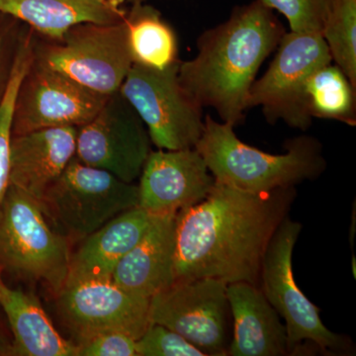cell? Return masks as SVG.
Segmentation results:
<instances>
[{"label":"cell","instance_id":"d6986e66","mask_svg":"<svg viewBox=\"0 0 356 356\" xmlns=\"http://www.w3.org/2000/svg\"><path fill=\"white\" fill-rule=\"evenodd\" d=\"M156 216L137 206L86 236L72 252L67 281L111 277L114 267L140 242Z\"/></svg>","mask_w":356,"mask_h":356},{"label":"cell","instance_id":"5b68a950","mask_svg":"<svg viewBox=\"0 0 356 356\" xmlns=\"http://www.w3.org/2000/svg\"><path fill=\"white\" fill-rule=\"evenodd\" d=\"M34 62L96 93L112 95L134 64L125 18L109 24L76 25L58 40L35 39Z\"/></svg>","mask_w":356,"mask_h":356},{"label":"cell","instance_id":"5bb4252c","mask_svg":"<svg viewBox=\"0 0 356 356\" xmlns=\"http://www.w3.org/2000/svg\"><path fill=\"white\" fill-rule=\"evenodd\" d=\"M139 179V206L153 215L195 205L216 184L196 147L152 151Z\"/></svg>","mask_w":356,"mask_h":356},{"label":"cell","instance_id":"603a6c76","mask_svg":"<svg viewBox=\"0 0 356 356\" xmlns=\"http://www.w3.org/2000/svg\"><path fill=\"white\" fill-rule=\"evenodd\" d=\"M36 34L26 27L21 37L19 47L11 72L10 79L0 103V207L10 186V153L13 139L14 105L21 81L34 60Z\"/></svg>","mask_w":356,"mask_h":356},{"label":"cell","instance_id":"e0dca14e","mask_svg":"<svg viewBox=\"0 0 356 356\" xmlns=\"http://www.w3.org/2000/svg\"><path fill=\"white\" fill-rule=\"evenodd\" d=\"M227 296L235 323L228 355H288L286 327L261 288L248 282L231 283Z\"/></svg>","mask_w":356,"mask_h":356},{"label":"cell","instance_id":"7a4b0ae2","mask_svg":"<svg viewBox=\"0 0 356 356\" xmlns=\"http://www.w3.org/2000/svg\"><path fill=\"white\" fill-rule=\"evenodd\" d=\"M285 33L259 0L235 7L228 20L201 35L195 58L180 60V83L202 108L214 109L222 122L236 127L245 120L257 72Z\"/></svg>","mask_w":356,"mask_h":356},{"label":"cell","instance_id":"8992f818","mask_svg":"<svg viewBox=\"0 0 356 356\" xmlns=\"http://www.w3.org/2000/svg\"><path fill=\"white\" fill-rule=\"evenodd\" d=\"M39 203L70 243H79L114 217L139 206V187L74 156Z\"/></svg>","mask_w":356,"mask_h":356},{"label":"cell","instance_id":"277c9868","mask_svg":"<svg viewBox=\"0 0 356 356\" xmlns=\"http://www.w3.org/2000/svg\"><path fill=\"white\" fill-rule=\"evenodd\" d=\"M69 238L36 199L11 185L0 207V270L25 282L43 283L54 296L70 273Z\"/></svg>","mask_w":356,"mask_h":356},{"label":"cell","instance_id":"4fadbf2b","mask_svg":"<svg viewBox=\"0 0 356 356\" xmlns=\"http://www.w3.org/2000/svg\"><path fill=\"white\" fill-rule=\"evenodd\" d=\"M108 97L33 60L16 96L13 136L42 129L81 127L95 118Z\"/></svg>","mask_w":356,"mask_h":356},{"label":"cell","instance_id":"ffe728a7","mask_svg":"<svg viewBox=\"0 0 356 356\" xmlns=\"http://www.w3.org/2000/svg\"><path fill=\"white\" fill-rule=\"evenodd\" d=\"M0 308L13 339V356H77L74 341L65 339L31 292L14 289L0 276Z\"/></svg>","mask_w":356,"mask_h":356},{"label":"cell","instance_id":"9c48e42d","mask_svg":"<svg viewBox=\"0 0 356 356\" xmlns=\"http://www.w3.org/2000/svg\"><path fill=\"white\" fill-rule=\"evenodd\" d=\"M276 50L270 67L250 89L248 109L261 107L269 123L282 120L305 131L312 118L304 107V89L313 72L332 62L329 47L317 33L290 31Z\"/></svg>","mask_w":356,"mask_h":356},{"label":"cell","instance_id":"484cf974","mask_svg":"<svg viewBox=\"0 0 356 356\" xmlns=\"http://www.w3.org/2000/svg\"><path fill=\"white\" fill-rule=\"evenodd\" d=\"M138 356H206L177 332L158 324H149L136 341Z\"/></svg>","mask_w":356,"mask_h":356},{"label":"cell","instance_id":"2e32d148","mask_svg":"<svg viewBox=\"0 0 356 356\" xmlns=\"http://www.w3.org/2000/svg\"><path fill=\"white\" fill-rule=\"evenodd\" d=\"M177 214L156 215L140 242L114 267L112 280L122 289L149 300L175 282Z\"/></svg>","mask_w":356,"mask_h":356},{"label":"cell","instance_id":"83f0119b","mask_svg":"<svg viewBox=\"0 0 356 356\" xmlns=\"http://www.w3.org/2000/svg\"><path fill=\"white\" fill-rule=\"evenodd\" d=\"M26 27L27 26L19 20L0 13V103L6 95L14 60Z\"/></svg>","mask_w":356,"mask_h":356},{"label":"cell","instance_id":"ba28073f","mask_svg":"<svg viewBox=\"0 0 356 356\" xmlns=\"http://www.w3.org/2000/svg\"><path fill=\"white\" fill-rule=\"evenodd\" d=\"M179 64L163 70L133 64L119 89L159 149L195 147L204 130L203 108L180 83Z\"/></svg>","mask_w":356,"mask_h":356},{"label":"cell","instance_id":"cb8c5ba5","mask_svg":"<svg viewBox=\"0 0 356 356\" xmlns=\"http://www.w3.org/2000/svg\"><path fill=\"white\" fill-rule=\"evenodd\" d=\"M322 36L332 60L356 88V0H334Z\"/></svg>","mask_w":356,"mask_h":356},{"label":"cell","instance_id":"30bf717a","mask_svg":"<svg viewBox=\"0 0 356 356\" xmlns=\"http://www.w3.org/2000/svg\"><path fill=\"white\" fill-rule=\"evenodd\" d=\"M227 286L214 278L175 281L149 299V324L177 332L206 355H228Z\"/></svg>","mask_w":356,"mask_h":356},{"label":"cell","instance_id":"4316f807","mask_svg":"<svg viewBox=\"0 0 356 356\" xmlns=\"http://www.w3.org/2000/svg\"><path fill=\"white\" fill-rule=\"evenodd\" d=\"M77 356H138L136 339L125 332H98L76 343Z\"/></svg>","mask_w":356,"mask_h":356},{"label":"cell","instance_id":"ac0fdd59","mask_svg":"<svg viewBox=\"0 0 356 356\" xmlns=\"http://www.w3.org/2000/svg\"><path fill=\"white\" fill-rule=\"evenodd\" d=\"M125 4L123 0H0V13L19 20L41 38L58 40L83 23L123 20Z\"/></svg>","mask_w":356,"mask_h":356},{"label":"cell","instance_id":"f1b7e54d","mask_svg":"<svg viewBox=\"0 0 356 356\" xmlns=\"http://www.w3.org/2000/svg\"><path fill=\"white\" fill-rule=\"evenodd\" d=\"M0 356H13V334L1 308H0Z\"/></svg>","mask_w":356,"mask_h":356},{"label":"cell","instance_id":"8fae6325","mask_svg":"<svg viewBox=\"0 0 356 356\" xmlns=\"http://www.w3.org/2000/svg\"><path fill=\"white\" fill-rule=\"evenodd\" d=\"M151 153L146 125L120 91L107 98L95 118L77 128L76 158L122 181L139 179Z\"/></svg>","mask_w":356,"mask_h":356},{"label":"cell","instance_id":"6da1fadb","mask_svg":"<svg viewBox=\"0 0 356 356\" xmlns=\"http://www.w3.org/2000/svg\"><path fill=\"white\" fill-rule=\"evenodd\" d=\"M295 187L252 193L215 184L175 221V281L214 278L259 287L262 261L289 214Z\"/></svg>","mask_w":356,"mask_h":356},{"label":"cell","instance_id":"7c38bea8","mask_svg":"<svg viewBox=\"0 0 356 356\" xmlns=\"http://www.w3.org/2000/svg\"><path fill=\"white\" fill-rule=\"evenodd\" d=\"M56 305L74 343L98 332H125L137 341L149 325V300L134 296L111 277L67 280Z\"/></svg>","mask_w":356,"mask_h":356},{"label":"cell","instance_id":"7402d4cb","mask_svg":"<svg viewBox=\"0 0 356 356\" xmlns=\"http://www.w3.org/2000/svg\"><path fill=\"white\" fill-rule=\"evenodd\" d=\"M355 91L343 70L331 63L309 77L304 89V107L312 119H327L355 126Z\"/></svg>","mask_w":356,"mask_h":356},{"label":"cell","instance_id":"3957f363","mask_svg":"<svg viewBox=\"0 0 356 356\" xmlns=\"http://www.w3.org/2000/svg\"><path fill=\"white\" fill-rule=\"evenodd\" d=\"M234 129L207 115L195 147L218 184L259 193L295 187L325 170L322 146L315 138H294L285 145L286 153L273 154L245 144Z\"/></svg>","mask_w":356,"mask_h":356},{"label":"cell","instance_id":"44dd1931","mask_svg":"<svg viewBox=\"0 0 356 356\" xmlns=\"http://www.w3.org/2000/svg\"><path fill=\"white\" fill-rule=\"evenodd\" d=\"M125 21L134 64L163 70L180 60L177 34L156 7L132 4Z\"/></svg>","mask_w":356,"mask_h":356},{"label":"cell","instance_id":"d4e9b609","mask_svg":"<svg viewBox=\"0 0 356 356\" xmlns=\"http://www.w3.org/2000/svg\"><path fill=\"white\" fill-rule=\"evenodd\" d=\"M271 10L282 14L292 32L322 35L334 0H259Z\"/></svg>","mask_w":356,"mask_h":356},{"label":"cell","instance_id":"f546056e","mask_svg":"<svg viewBox=\"0 0 356 356\" xmlns=\"http://www.w3.org/2000/svg\"><path fill=\"white\" fill-rule=\"evenodd\" d=\"M123 1L132 6V4L147 3V2L151 1V0H123Z\"/></svg>","mask_w":356,"mask_h":356},{"label":"cell","instance_id":"52a82bcc","mask_svg":"<svg viewBox=\"0 0 356 356\" xmlns=\"http://www.w3.org/2000/svg\"><path fill=\"white\" fill-rule=\"evenodd\" d=\"M302 225L285 218L280 225L264 257L259 288L278 315L285 321L288 355L298 353L304 341H311L322 353L344 355L350 350L346 337L330 331L295 281L292 254Z\"/></svg>","mask_w":356,"mask_h":356},{"label":"cell","instance_id":"4dcf8cb0","mask_svg":"<svg viewBox=\"0 0 356 356\" xmlns=\"http://www.w3.org/2000/svg\"><path fill=\"white\" fill-rule=\"evenodd\" d=\"M1 274H2V273H1V270H0V276H1Z\"/></svg>","mask_w":356,"mask_h":356},{"label":"cell","instance_id":"9a60e30c","mask_svg":"<svg viewBox=\"0 0 356 356\" xmlns=\"http://www.w3.org/2000/svg\"><path fill=\"white\" fill-rule=\"evenodd\" d=\"M76 127L42 129L13 136L10 184L38 202L76 156Z\"/></svg>","mask_w":356,"mask_h":356}]
</instances>
